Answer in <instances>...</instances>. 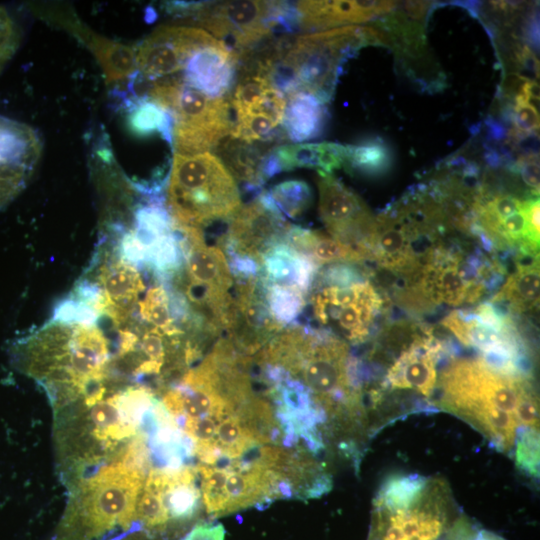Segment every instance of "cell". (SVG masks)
I'll list each match as a JSON object with an SVG mask.
<instances>
[{"label": "cell", "instance_id": "2", "mask_svg": "<svg viewBox=\"0 0 540 540\" xmlns=\"http://www.w3.org/2000/svg\"><path fill=\"white\" fill-rule=\"evenodd\" d=\"M507 273L505 261L486 251L476 239L452 233L394 297L400 306L415 313L439 306L477 305L496 293Z\"/></svg>", "mask_w": 540, "mask_h": 540}, {"label": "cell", "instance_id": "31", "mask_svg": "<svg viewBox=\"0 0 540 540\" xmlns=\"http://www.w3.org/2000/svg\"><path fill=\"white\" fill-rule=\"evenodd\" d=\"M13 29L6 14L0 10V63L9 57L13 50Z\"/></svg>", "mask_w": 540, "mask_h": 540}, {"label": "cell", "instance_id": "14", "mask_svg": "<svg viewBox=\"0 0 540 540\" xmlns=\"http://www.w3.org/2000/svg\"><path fill=\"white\" fill-rule=\"evenodd\" d=\"M212 38L202 29L159 27L137 49V68L150 80L171 76L183 70L189 56Z\"/></svg>", "mask_w": 540, "mask_h": 540}, {"label": "cell", "instance_id": "10", "mask_svg": "<svg viewBox=\"0 0 540 540\" xmlns=\"http://www.w3.org/2000/svg\"><path fill=\"white\" fill-rule=\"evenodd\" d=\"M291 227L269 192L261 191L230 218L228 229L218 244L226 258L248 259L260 267L272 248L286 243Z\"/></svg>", "mask_w": 540, "mask_h": 540}, {"label": "cell", "instance_id": "32", "mask_svg": "<svg viewBox=\"0 0 540 540\" xmlns=\"http://www.w3.org/2000/svg\"><path fill=\"white\" fill-rule=\"evenodd\" d=\"M20 181L21 180L0 181V204L13 194L19 187Z\"/></svg>", "mask_w": 540, "mask_h": 540}, {"label": "cell", "instance_id": "30", "mask_svg": "<svg viewBox=\"0 0 540 540\" xmlns=\"http://www.w3.org/2000/svg\"><path fill=\"white\" fill-rule=\"evenodd\" d=\"M225 529L221 523H201L193 529L182 540H224Z\"/></svg>", "mask_w": 540, "mask_h": 540}, {"label": "cell", "instance_id": "22", "mask_svg": "<svg viewBox=\"0 0 540 540\" xmlns=\"http://www.w3.org/2000/svg\"><path fill=\"white\" fill-rule=\"evenodd\" d=\"M253 143L231 138L220 149L221 156L229 173L243 184V190L254 193L262 191L265 180L262 176V163L266 154Z\"/></svg>", "mask_w": 540, "mask_h": 540}, {"label": "cell", "instance_id": "29", "mask_svg": "<svg viewBox=\"0 0 540 540\" xmlns=\"http://www.w3.org/2000/svg\"><path fill=\"white\" fill-rule=\"evenodd\" d=\"M515 462L520 471L532 478L539 476V431L537 428L521 427L517 433Z\"/></svg>", "mask_w": 540, "mask_h": 540}, {"label": "cell", "instance_id": "15", "mask_svg": "<svg viewBox=\"0 0 540 540\" xmlns=\"http://www.w3.org/2000/svg\"><path fill=\"white\" fill-rule=\"evenodd\" d=\"M238 64V56L213 37L189 56L182 81L207 96L224 97L234 83Z\"/></svg>", "mask_w": 540, "mask_h": 540}, {"label": "cell", "instance_id": "3", "mask_svg": "<svg viewBox=\"0 0 540 540\" xmlns=\"http://www.w3.org/2000/svg\"><path fill=\"white\" fill-rule=\"evenodd\" d=\"M369 45L388 47L377 27L345 26L284 40L264 76L284 96L304 91L327 104L345 62Z\"/></svg>", "mask_w": 540, "mask_h": 540}, {"label": "cell", "instance_id": "33", "mask_svg": "<svg viewBox=\"0 0 540 540\" xmlns=\"http://www.w3.org/2000/svg\"><path fill=\"white\" fill-rule=\"evenodd\" d=\"M475 540H503V539L491 532L481 530L476 536Z\"/></svg>", "mask_w": 540, "mask_h": 540}, {"label": "cell", "instance_id": "20", "mask_svg": "<svg viewBox=\"0 0 540 540\" xmlns=\"http://www.w3.org/2000/svg\"><path fill=\"white\" fill-rule=\"evenodd\" d=\"M37 150L36 137L28 128L0 120V181L21 180Z\"/></svg>", "mask_w": 540, "mask_h": 540}, {"label": "cell", "instance_id": "24", "mask_svg": "<svg viewBox=\"0 0 540 540\" xmlns=\"http://www.w3.org/2000/svg\"><path fill=\"white\" fill-rule=\"evenodd\" d=\"M393 154L390 146L379 137L368 138L346 146L344 166L368 176L387 172L392 166Z\"/></svg>", "mask_w": 540, "mask_h": 540}, {"label": "cell", "instance_id": "25", "mask_svg": "<svg viewBox=\"0 0 540 540\" xmlns=\"http://www.w3.org/2000/svg\"><path fill=\"white\" fill-rule=\"evenodd\" d=\"M427 482L419 475H393L384 481L375 505L385 512L409 509L421 497Z\"/></svg>", "mask_w": 540, "mask_h": 540}, {"label": "cell", "instance_id": "19", "mask_svg": "<svg viewBox=\"0 0 540 540\" xmlns=\"http://www.w3.org/2000/svg\"><path fill=\"white\" fill-rule=\"evenodd\" d=\"M287 96L282 122L289 139L302 142L319 137L328 119L326 103L304 91Z\"/></svg>", "mask_w": 540, "mask_h": 540}, {"label": "cell", "instance_id": "17", "mask_svg": "<svg viewBox=\"0 0 540 540\" xmlns=\"http://www.w3.org/2000/svg\"><path fill=\"white\" fill-rule=\"evenodd\" d=\"M514 269L489 302L515 318L535 311L539 304V255L513 259Z\"/></svg>", "mask_w": 540, "mask_h": 540}, {"label": "cell", "instance_id": "16", "mask_svg": "<svg viewBox=\"0 0 540 540\" xmlns=\"http://www.w3.org/2000/svg\"><path fill=\"white\" fill-rule=\"evenodd\" d=\"M396 1H299V28L316 31L380 18L397 6Z\"/></svg>", "mask_w": 540, "mask_h": 540}, {"label": "cell", "instance_id": "27", "mask_svg": "<svg viewBox=\"0 0 540 540\" xmlns=\"http://www.w3.org/2000/svg\"><path fill=\"white\" fill-rule=\"evenodd\" d=\"M263 284L267 303L274 319L283 327L296 323L307 305L309 294L293 285L265 282Z\"/></svg>", "mask_w": 540, "mask_h": 540}, {"label": "cell", "instance_id": "9", "mask_svg": "<svg viewBox=\"0 0 540 540\" xmlns=\"http://www.w3.org/2000/svg\"><path fill=\"white\" fill-rule=\"evenodd\" d=\"M173 118L176 154L191 156L208 152L231 133L233 121L225 97H210L183 81L168 110Z\"/></svg>", "mask_w": 540, "mask_h": 540}, {"label": "cell", "instance_id": "26", "mask_svg": "<svg viewBox=\"0 0 540 540\" xmlns=\"http://www.w3.org/2000/svg\"><path fill=\"white\" fill-rule=\"evenodd\" d=\"M130 130L139 136L159 133L172 144L173 118L169 112L152 100H138L127 117Z\"/></svg>", "mask_w": 540, "mask_h": 540}, {"label": "cell", "instance_id": "11", "mask_svg": "<svg viewBox=\"0 0 540 540\" xmlns=\"http://www.w3.org/2000/svg\"><path fill=\"white\" fill-rule=\"evenodd\" d=\"M233 279L232 302L224 330L239 352L255 355L285 327L271 314L259 273Z\"/></svg>", "mask_w": 540, "mask_h": 540}, {"label": "cell", "instance_id": "23", "mask_svg": "<svg viewBox=\"0 0 540 540\" xmlns=\"http://www.w3.org/2000/svg\"><path fill=\"white\" fill-rule=\"evenodd\" d=\"M81 34L98 60L107 84L128 78L136 71L137 50L134 47L90 32L82 31Z\"/></svg>", "mask_w": 540, "mask_h": 540}, {"label": "cell", "instance_id": "7", "mask_svg": "<svg viewBox=\"0 0 540 540\" xmlns=\"http://www.w3.org/2000/svg\"><path fill=\"white\" fill-rule=\"evenodd\" d=\"M183 12L220 38L239 61L273 33L292 34L299 28L296 4L285 1L188 3Z\"/></svg>", "mask_w": 540, "mask_h": 540}, {"label": "cell", "instance_id": "28", "mask_svg": "<svg viewBox=\"0 0 540 540\" xmlns=\"http://www.w3.org/2000/svg\"><path fill=\"white\" fill-rule=\"evenodd\" d=\"M269 195L280 212L297 219L309 208L312 194L308 184L301 180H289L275 185Z\"/></svg>", "mask_w": 540, "mask_h": 540}, {"label": "cell", "instance_id": "4", "mask_svg": "<svg viewBox=\"0 0 540 540\" xmlns=\"http://www.w3.org/2000/svg\"><path fill=\"white\" fill-rule=\"evenodd\" d=\"M145 476L113 460L72 484L57 540H122L140 531L136 504Z\"/></svg>", "mask_w": 540, "mask_h": 540}, {"label": "cell", "instance_id": "13", "mask_svg": "<svg viewBox=\"0 0 540 540\" xmlns=\"http://www.w3.org/2000/svg\"><path fill=\"white\" fill-rule=\"evenodd\" d=\"M318 174L319 214L329 235L353 246L364 257L362 247L375 216L357 194L331 174Z\"/></svg>", "mask_w": 540, "mask_h": 540}, {"label": "cell", "instance_id": "12", "mask_svg": "<svg viewBox=\"0 0 540 540\" xmlns=\"http://www.w3.org/2000/svg\"><path fill=\"white\" fill-rule=\"evenodd\" d=\"M231 106L235 112L231 138L253 143L270 139L283 121L286 99L265 76L248 73L235 86Z\"/></svg>", "mask_w": 540, "mask_h": 540}, {"label": "cell", "instance_id": "18", "mask_svg": "<svg viewBox=\"0 0 540 540\" xmlns=\"http://www.w3.org/2000/svg\"><path fill=\"white\" fill-rule=\"evenodd\" d=\"M286 243L308 257L319 268L339 263L365 266L364 257L359 250L322 231L292 225Z\"/></svg>", "mask_w": 540, "mask_h": 540}, {"label": "cell", "instance_id": "1", "mask_svg": "<svg viewBox=\"0 0 540 540\" xmlns=\"http://www.w3.org/2000/svg\"><path fill=\"white\" fill-rule=\"evenodd\" d=\"M436 388L435 407L465 420L506 453L515 444L520 403L536 394L532 373L504 369L480 356L453 357Z\"/></svg>", "mask_w": 540, "mask_h": 540}, {"label": "cell", "instance_id": "6", "mask_svg": "<svg viewBox=\"0 0 540 540\" xmlns=\"http://www.w3.org/2000/svg\"><path fill=\"white\" fill-rule=\"evenodd\" d=\"M167 202L177 224L200 230L230 219L241 206L234 178L222 160L210 152L174 155Z\"/></svg>", "mask_w": 540, "mask_h": 540}, {"label": "cell", "instance_id": "5", "mask_svg": "<svg viewBox=\"0 0 540 540\" xmlns=\"http://www.w3.org/2000/svg\"><path fill=\"white\" fill-rule=\"evenodd\" d=\"M308 301L319 329L357 345L376 333L388 298L367 267L339 263L319 268Z\"/></svg>", "mask_w": 540, "mask_h": 540}, {"label": "cell", "instance_id": "21", "mask_svg": "<svg viewBox=\"0 0 540 540\" xmlns=\"http://www.w3.org/2000/svg\"><path fill=\"white\" fill-rule=\"evenodd\" d=\"M281 171L312 168L331 174L344 166L346 146L332 143H306L279 146L274 149Z\"/></svg>", "mask_w": 540, "mask_h": 540}, {"label": "cell", "instance_id": "8", "mask_svg": "<svg viewBox=\"0 0 540 540\" xmlns=\"http://www.w3.org/2000/svg\"><path fill=\"white\" fill-rule=\"evenodd\" d=\"M517 319L488 301L452 310L440 323L486 361L508 370L531 372L528 341Z\"/></svg>", "mask_w": 540, "mask_h": 540}]
</instances>
